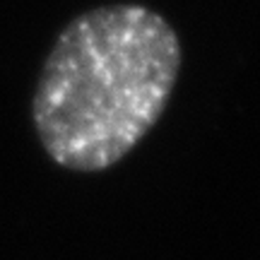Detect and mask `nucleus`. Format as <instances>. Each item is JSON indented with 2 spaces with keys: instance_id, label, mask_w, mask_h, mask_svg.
<instances>
[{
  "instance_id": "obj_1",
  "label": "nucleus",
  "mask_w": 260,
  "mask_h": 260,
  "mask_svg": "<svg viewBox=\"0 0 260 260\" xmlns=\"http://www.w3.org/2000/svg\"><path fill=\"white\" fill-rule=\"evenodd\" d=\"M183 63L176 29L140 3L80 12L56 37L31 96V121L60 169L99 174L157 125Z\"/></svg>"
}]
</instances>
